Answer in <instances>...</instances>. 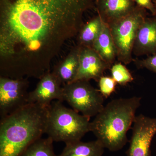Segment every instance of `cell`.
Masks as SVG:
<instances>
[{"label": "cell", "instance_id": "44dd1931", "mask_svg": "<svg viewBox=\"0 0 156 156\" xmlns=\"http://www.w3.org/2000/svg\"><path fill=\"white\" fill-rule=\"evenodd\" d=\"M137 6L144 9L149 10L154 16L156 15L155 4L152 0H133Z\"/></svg>", "mask_w": 156, "mask_h": 156}, {"label": "cell", "instance_id": "5b68a950", "mask_svg": "<svg viewBox=\"0 0 156 156\" xmlns=\"http://www.w3.org/2000/svg\"><path fill=\"white\" fill-rule=\"evenodd\" d=\"M146 17L145 9L136 6L128 16L108 24L116 49L117 58L125 64L134 60L132 54L136 35Z\"/></svg>", "mask_w": 156, "mask_h": 156}, {"label": "cell", "instance_id": "9c48e42d", "mask_svg": "<svg viewBox=\"0 0 156 156\" xmlns=\"http://www.w3.org/2000/svg\"><path fill=\"white\" fill-rule=\"evenodd\" d=\"M40 79L35 89L29 92L28 104L49 107L54 100L63 101V87L53 73H48Z\"/></svg>", "mask_w": 156, "mask_h": 156}, {"label": "cell", "instance_id": "ba28073f", "mask_svg": "<svg viewBox=\"0 0 156 156\" xmlns=\"http://www.w3.org/2000/svg\"><path fill=\"white\" fill-rule=\"evenodd\" d=\"M128 156H150L152 140L156 134V118L136 116Z\"/></svg>", "mask_w": 156, "mask_h": 156}, {"label": "cell", "instance_id": "e0dca14e", "mask_svg": "<svg viewBox=\"0 0 156 156\" xmlns=\"http://www.w3.org/2000/svg\"><path fill=\"white\" fill-rule=\"evenodd\" d=\"M53 142L49 136L41 137L29 146L20 156H58L53 150Z\"/></svg>", "mask_w": 156, "mask_h": 156}, {"label": "cell", "instance_id": "8992f818", "mask_svg": "<svg viewBox=\"0 0 156 156\" xmlns=\"http://www.w3.org/2000/svg\"><path fill=\"white\" fill-rule=\"evenodd\" d=\"M104 98L89 81H74L63 86V101L73 109L89 118L95 116L102 110Z\"/></svg>", "mask_w": 156, "mask_h": 156}, {"label": "cell", "instance_id": "4fadbf2b", "mask_svg": "<svg viewBox=\"0 0 156 156\" xmlns=\"http://www.w3.org/2000/svg\"><path fill=\"white\" fill-rule=\"evenodd\" d=\"M80 50L79 46L73 49L53 69L52 73L63 86L72 83L75 79L79 67Z\"/></svg>", "mask_w": 156, "mask_h": 156}, {"label": "cell", "instance_id": "d6986e66", "mask_svg": "<svg viewBox=\"0 0 156 156\" xmlns=\"http://www.w3.org/2000/svg\"><path fill=\"white\" fill-rule=\"evenodd\" d=\"M117 84L112 77L102 76L98 80L99 92L104 97L108 98L114 92Z\"/></svg>", "mask_w": 156, "mask_h": 156}, {"label": "cell", "instance_id": "ac0fdd59", "mask_svg": "<svg viewBox=\"0 0 156 156\" xmlns=\"http://www.w3.org/2000/svg\"><path fill=\"white\" fill-rule=\"evenodd\" d=\"M112 77L117 84L125 85L134 80L129 71L121 62L115 63L111 69Z\"/></svg>", "mask_w": 156, "mask_h": 156}, {"label": "cell", "instance_id": "30bf717a", "mask_svg": "<svg viewBox=\"0 0 156 156\" xmlns=\"http://www.w3.org/2000/svg\"><path fill=\"white\" fill-rule=\"evenodd\" d=\"M79 47V67L73 82L91 79L98 80L110 66L104 61L93 48Z\"/></svg>", "mask_w": 156, "mask_h": 156}, {"label": "cell", "instance_id": "3957f363", "mask_svg": "<svg viewBox=\"0 0 156 156\" xmlns=\"http://www.w3.org/2000/svg\"><path fill=\"white\" fill-rule=\"evenodd\" d=\"M141 100V97L134 96L112 100L91 122V131L105 148L117 151L126 145L127 133Z\"/></svg>", "mask_w": 156, "mask_h": 156}, {"label": "cell", "instance_id": "6da1fadb", "mask_svg": "<svg viewBox=\"0 0 156 156\" xmlns=\"http://www.w3.org/2000/svg\"><path fill=\"white\" fill-rule=\"evenodd\" d=\"M93 6V0H0L1 62L22 73L47 72Z\"/></svg>", "mask_w": 156, "mask_h": 156}, {"label": "cell", "instance_id": "603a6c76", "mask_svg": "<svg viewBox=\"0 0 156 156\" xmlns=\"http://www.w3.org/2000/svg\"><path fill=\"white\" fill-rule=\"evenodd\" d=\"M98 0H95V3H96L97 2H98Z\"/></svg>", "mask_w": 156, "mask_h": 156}, {"label": "cell", "instance_id": "9a60e30c", "mask_svg": "<svg viewBox=\"0 0 156 156\" xmlns=\"http://www.w3.org/2000/svg\"><path fill=\"white\" fill-rule=\"evenodd\" d=\"M105 148L98 140L87 142L79 140L66 144L62 152L58 156H102Z\"/></svg>", "mask_w": 156, "mask_h": 156}, {"label": "cell", "instance_id": "7a4b0ae2", "mask_svg": "<svg viewBox=\"0 0 156 156\" xmlns=\"http://www.w3.org/2000/svg\"><path fill=\"white\" fill-rule=\"evenodd\" d=\"M49 107L28 104L1 119L0 156H20L41 138L46 133Z\"/></svg>", "mask_w": 156, "mask_h": 156}, {"label": "cell", "instance_id": "5bb4252c", "mask_svg": "<svg viewBox=\"0 0 156 156\" xmlns=\"http://www.w3.org/2000/svg\"><path fill=\"white\" fill-rule=\"evenodd\" d=\"M101 59L110 66L117 58V51L109 27L104 22L103 28L92 48Z\"/></svg>", "mask_w": 156, "mask_h": 156}, {"label": "cell", "instance_id": "2e32d148", "mask_svg": "<svg viewBox=\"0 0 156 156\" xmlns=\"http://www.w3.org/2000/svg\"><path fill=\"white\" fill-rule=\"evenodd\" d=\"M104 22L98 14L83 26L78 34L80 47L92 48L94 42L99 35Z\"/></svg>", "mask_w": 156, "mask_h": 156}, {"label": "cell", "instance_id": "7c38bea8", "mask_svg": "<svg viewBox=\"0 0 156 156\" xmlns=\"http://www.w3.org/2000/svg\"><path fill=\"white\" fill-rule=\"evenodd\" d=\"M156 53V16L146 17L137 32L133 53L136 56Z\"/></svg>", "mask_w": 156, "mask_h": 156}, {"label": "cell", "instance_id": "8fae6325", "mask_svg": "<svg viewBox=\"0 0 156 156\" xmlns=\"http://www.w3.org/2000/svg\"><path fill=\"white\" fill-rule=\"evenodd\" d=\"M96 5L98 15L107 24L128 16L136 6L133 0H98Z\"/></svg>", "mask_w": 156, "mask_h": 156}, {"label": "cell", "instance_id": "52a82bcc", "mask_svg": "<svg viewBox=\"0 0 156 156\" xmlns=\"http://www.w3.org/2000/svg\"><path fill=\"white\" fill-rule=\"evenodd\" d=\"M28 82L25 78L14 79L0 77L1 119L28 104Z\"/></svg>", "mask_w": 156, "mask_h": 156}, {"label": "cell", "instance_id": "277c9868", "mask_svg": "<svg viewBox=\"0 0 156 156\" xmlns=\"http://www.w3.org/2000/svg\"><path fill=\"white\" fill-rule=\"evenodd\" d=\"M90 119L64 106L62 101H54L49 107L46 134L56 142L66 144L81 140L91 131Z\"/></svg>", "mask_w": 156, "mask_h": 156}, {"label": "cell", "instance_id": "cb8c5ba5", "mask_svg": "<svg viewBox=\"0 0 156 156\" xmlns=\"http://www.w3.org/2000/svg\"><path fill=\"white\" fill-rule=\"evenodd\" d=\"M154 1L155 3H156V0H153Z\"/></svg>", "mask_w": 156, "mask_h": 156}, {"label": "cell", "instance_id": "7402d4cb", "mask_svg": "<svg viewBox=\"0 0 156 156\" xmlns=\"http://www.w3.org/2000/svg\"><path fill=\"white\" fill-rule=\"evenodd\" d=\"M155 9H156V15L155 16H156V3H155Z\"/></svg>", "mask_w": 156, "mask_h": 156}, {"label": "cell", "instance_id": "ffe728a7", "mask_svg": "<svg viewBox=\"0 0 156 156\" xmlns=\"http://www.w3.org/2000/svg\"><path fill=\"white\" fill-rule=\"evenodd\" d=\"M136 66L140 68H146L156 73V53L148 56L144 59L134 60Z\"/></svg>", "mask_w": 156, "mask_h": 156}]
</instances>
